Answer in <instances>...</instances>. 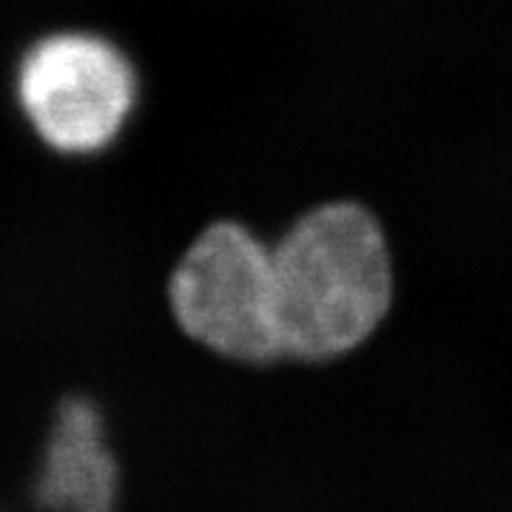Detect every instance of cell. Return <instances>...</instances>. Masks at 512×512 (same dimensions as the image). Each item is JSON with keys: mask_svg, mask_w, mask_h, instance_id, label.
I'll use <instances>...</instances> for the list:
<instances>
[{"mask_svg": "<svg viewBox=\"0 0 512 512\" xmlns=\"http://www.w3.org/2000/svg\"><path fill=\"white\" fill-rule=\"evenodd\" d=\"M285 359L325 362L367 342L393 302L390 248L356 202L319 205L274 248Z\"/></svg>", "mask_w": 512, "mask_h": 512, "instance_id": "6da1fadb", "label": "cell"}, {"mask_svg": "<svg viewBox=\"0 0 512 512\" xmlns=\"http://www.w3.org/2000/svg\"><path fill=\"white\" fill-rule=\"evenodd\" d=\"M168 299L188 339L231 362L285 359L276 311L274 248L237 222L205 228L171 274Z\"/></svg>", "mask_w": 512, "mask_h": 512, "instance_id": "7a4b0ae2", "label": "cell"}, {"mask_svg": "<svg viewBox=\"0 0 512 512\" xmlns=\"http://www.w3.org/2000/svg\"><path fill=\"white\" fill-rule=\"evenodd\" d=\"M137 72L126 52L94 32H55L20 57L15 94L37 137L60 154L109 148L137 103Z\"/></svg>", "mask_w": 512, "mask_h": 512, "instance_id": "3957f363", "label": "cell"}]
</instances>
